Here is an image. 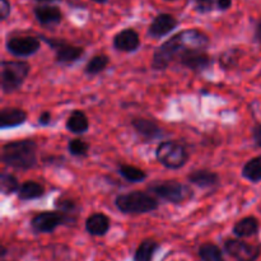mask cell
Segmentation results:
<instances>
[{"mask_svg": "<svg viewBox=\"0 0 261 261\" xmlns=\"http://www.w3.org/2000/svg\"><path fill=\"white\" fill-rule=\"evenodd\" d=\"M27 120V114L20 109H4L0 114V127L7 129V127H15L24 124Z\"/></svg>", "mask_w": 261, "mask_h": 261, "instance_id": "cell-17", "label": "cell"}, {"mask_svg": "<svg viewBox=\"0 0 261 261\" xmlns=\"http://www.w3.org/2000/svg\"><path fill=\"white\" fill-rule=\"evenodd\" d=\"M199 256L201 261H226L223 257V252L217 245L204 244L199 249Z\"/></svg>", "mask_w": 261, "mask_h": 261, "instance_id": "cell-25", "label": "cell"}, {"mask_svg": "<svg viewBox=\"0 0 261 261\" xmlns=\"http://www.w3.org/2000/svg\"><path fill=\"white\" fill-rule=\"evenodd\" d=\"M117 209L125 214L150 213L158 208V201L152 195L143 191H132L116 198Z\"/></svg>", "mask_w": 261, "mask_h": 261, "instance_id": "cell-3", "label": "cell"}, {"mask_svg": "<svg viewBox=\"0 0 261 261\" xmlns=\"http://www.w3.org/2000/svg\"><path fill=\"white\" fill-rule=\"evenodd\" d=\"M10 14V3L8 0H0V17L3 20L8 18Z\"/></svg>", "mask_w": 261, "mask_h": 261, "instance_id": "cell-32", "label": "cell"}, {"mask_svg": "<svg viewBox=\"0 0 261 261\" xmlns=\"http://www.w3.org/2000/svg\"><path fill=\"white\" fill-rule=\"evenodd\" d=\"M119 173L129 182H142L147 178V173L140 168L130 165H121L119 167Z\"/></svg>", "mask_w": 261, "mask_h": 261, "instance_id": "cell-24", "label": "cell"}, {"mask_svg": "<svg viewBox=\"0 0 261 261\" xmlns=\"http://www.w3.org/2000/svg\"><path fill=\"white\" fill-rule=\"evenodd\" d=\"M43 194H45V189L41 184L36 181H27L18 190V198L23 201L33 200V199L41 198Z\"/></svg>", "mask_w": 261, "mask_h": 261, "instance_id": "cell-22", "label": "cell"}, {"mask_svg": "<svg viewBox=\"0 0 261 261\" xmlns=\"http://www.w3.org/2000/svg\"><path fill=\"white\" fill-rule=\"evenodd\" d=\"M48 46L55 50L56 60L63 64H70L73 61H76L84 54L83 47L79 46H73L70 43L65 42L61 40H54V38H45Z\"/></svg>", "mask_w": 261, "mask_h": 261, "instance_id": "cell-9", "label": "cell"}, {"mask_svg": "<svg viewBox=\"0 0 261 261\" xmlns=\"http://www.w3.org/2000/svg\"><path fill=\"white\" fill-rule=\"evenodd\" d=\"M132 125L137 130L138 134L144 139H155V138H161L163 135V130L153 120L135 117L132 120Z\"/></svg>", "mask_w": 261, "mask_h": 261, "instance_id": "cell-14", "label": "cell"}, {"mask_svg": "<svg viewBox=\"0 0 261 261\" xmlns=\"http://www.w3.org/2000/svg\"><path fill=\"white\" fill-rule=\"evenodd\" d=\"M86 229L92 236H105L110 229L109 217L102 213L92 214L86 221Z\"/></svg>", "mask_w": 261, "mask_h": 261, "instance_id": "cell-16", "label": "cell"}, {"mask_svg": "<svg viewBox=\"0 0 261 261\" xmlns=\"http://www.w3.org/2000/svg\"><path fill=\"white\" fill-rule=\"evenodd\" d=\"M56 208L61 212L63 214H65L68 217L69 222H74L75 218H73V214L78 213V205H76L75 201L73 200H69V199H63V200H58L56 201Z\"/></svg>", "mask_w": 261, "mask_h": 261, "instance_id": "cell-28", "label": "cell"}, {"mask_svg": "<svg viewBox=\"0 0 261 261\" xmlns=\"http://www.w3.org/2000/svg\"><path fill=\"white\" fill-rule=\"evenodd\" d=\"M35 15L42 25L59 24L63 18L60 9L58 7H53V5H40V7L35 8Z\"/></svg>", "mask_w": 261, "mask_h": 261, "instance_id": "cell-15", "label": "cell"}, {"mask_svg": "<svg viewBox=\"0 0 261 261\" xmlns=\"http://www.w3.org/2000/svg\"><path fill=\"white\" fill-rule=\"evenodd\" d=\"M5 255H7V249H5V247H2V255H0V256L4 257Z\"/></svg>", "mask_w": 261, "mask_h": 261, "instance_id": "cell-38", "label": "cell"}, {"mask_svg": "<svg viewBox=\"0 0 261 261\" xmlns=\"http://www.w3.org/2000/svg\"><path fill=\"white\" fill-rule=\"evenodd\" d=\"M180 61L184 66L194 71L205 70L212 63V59L204 50H189L180 55Z\"/></svg>", "mask_w": 261, "mask_h": 261, "instance_id": "cell-11", "label": "cell"}, {"mask_svg": "<svg viewBox=\"0 0 261 261\" xmlns=\"http://www.w3.org/2000/svg\"><path fill=\"white\" fill-rule=\"evenodd\" d=\"M7 48L14 56H30L40 50V41L36 37H13L7 41Z\"/></svg>", "mask_w": 261, "mask_h": 261, "instance_id": "cell-10", "label": "cell"}, {"mask_svg": "<svg viewBox=\"0 0 261 261\" xmlns=\"http://www.w3.org/2000/svg\"><path fill=\"white\" fill-rule=\"evenodd\" d=\"M68 149L70 152V154L75 155V157H83L88 153L89 144L87 142H84L83 139H73L69 142Z\"/></svg>", "mask_w": 261, "mask_h": 261, "instance_id": "cell-30", "label": "cell"}, {"mask_svg": "<svg viewBox=\"0 0 261 261\" xmlns=\"http://www.w3.org/2000/svg\"><path fill=\"white\" fill-rule=\"evenodd\" d=\"M158 249H160V245L154 240H144L135 251L134 261H153V257H154Z\"/></svg>", "mask_w": 261, "mask_h": 261, "instance_id": "cell-21", "label": "cell"}, {"mask_svg": "<svg viewBox=\"0 0 261 261\" xmlns=\"http://www.w3.org/2000/svg\"><path fill=\"white\" fill-rule=\"evenodd\" d=\"M177 27V20L173 15L162 13L153 19L149 25V35L154 38L163 37Z\"/></svg>", "mask_w": 261, "mask_h": 261, "instance_id": "cell-12", "label": "cell"}, {"mask_svg": "<svg viewBox=\"0 0 261 261\" xmlns=\"http://www.w3.org/2000/svg\"><path fill=\"white\" fill-rule=\"evenodd\" d=\"M110 59L107 55H96L88 61L86 66V73L89 75H96V74L101 73L106 69V66L109 65Z\"/></svg>", "mask_w": 261, "mask_h": 261, "instance_id": "cell-26", "label": "cell"}, {"mask_svg": "<svg viewBox=\"0 0 261 261\" xmlns=\"http://www.w3.org/2000/svg\"><path fill=\"white\" fill-rule=\"evenodd\" d=\"M38 3H55V2H61V0H37Z\"/></svg>", "mask_w": 261, "mask_h": 261, "instance_id": "cell-37", "label": "cell"}, {"mask_svg": "<svg viewBox=\"0 0 261 261\" xmlns=\"http://www.w3.org/2000/svg\"><path fill=\"white\" fill-rule=\"evenodd\" d=\"M255 38L257 41H261V20L257 22L256 28H255Z\"/></svg>", "mask_w": 261, "mask_h": 261, "instance_id": "cell-36", "label": "cell"}, {"mask_svg": "<svg viewBox=\"0 0 261 261\" xmlns=\"http://www.w3.org/2000/svg\"><path fill=\"white\" fill-rule=\"evenodd\" d=\"M66 127H68L69 132L75 133V134L86 133L89 127L88 117L86 116L84 112L76 110V111L71 112L70 116L66 120Z\"/></svg>", "mask_w": 261, "mask_h": 261, "instance_id": "cell-20", "label": "cell"}, {"mask_svg": "<svg viewBox=\"0 0 261 261\" xmlns=\"http://www.w3.org/2000/svg\"><path fill=\"white\" fill-rule=\"evenodd\" d=\"M70 223L65 214L59 212H43L31 221V226L36 233H51L61 224Z\"/></svg>", "mask_w": 261, "mask_h": 261, "instance_id": "cell-7", "label": "cell"}, {"mask_svg": "<svg viewBox=\"0 0 261 261\" xmlns=\"http://www.w3.org/2000/svg\"><path fill=\"white\" fill-rule=\"evenodd\" d=\"M41 125H48L51 122V114L50 112H42L40 115V120H38Z\"/></svg>", "mask_w": 261, "mask_h": 261, "instance_id": "cell-34", "label": "cell"}, {"mask_svg": "<svg viewBox=\"0 0 261 261\" xmlns=\"http://www.w3.org/2000/svg\"><path fill=\"white\" fill-rule=\"evenodd\" d=\"M240 60V50L237 48H232V50L226 51L221 55V59H219V63H221L222 68H233Z\"/></svg>", "mask_w": 261, "mask_h": 261, "instance_id": "cell-29", "label": "cell"}, {"mask_svg": "<svg viewBox=\"0 0 261 261\" xmlns=\"http://www.w3.org/2000/svg\"><path fill=\"white\" fill-rule=\"evenodd\" d=\"M224 251L239 261H256L260 255V247L241 240H227L224 242Z\"/></svg>", "mask_w": 261, "mask_h": 261, "instance_id": "cell-8", "label": "cell"}, {"mask_svg": "<svg viewBox=\"0 0 261 261\" xmlns=\"http://www.w3.org/2000/svg\"><path fill=\"white\" fill-rule=\"evenodd\" d=\"M30 65L24 61H2V89L5 93L14 92L24 83L30 73Z\"/></svg>", "mask_w": 261, "mask_h": 261, "instance_id": "cell-4", "label": "cell"}, {"mask_svg": "<svg viewBox=\"0 0 261 261\" xmlns=\"http://www.w3.org/2000/svg\"><path fill=\"white\" fill-rule=\"evenodd\" d=\"M242 176L251 182L261 181V155L250 160L242 170Z\"/></svg>", "mask_w": 261, "mask_h": 261, "instance_id": "cell-23", "label": "cell"}, {"mask_svg": "<svg viewBox=\"0 0 261 261\" xmlns=\"http://www.w3.org/2000/svg\"><path fill=\"white\" fill-rule=\"evenodd\" d=\"M259 221L255 217H246V218H242L241 221L234 224L233 233L234 236L240 237V239L251 237L259 232Z\"/></svg>", "mask_w": 261, "mask_h": 261, "instance_id": "cell-19", "label": "cell"}, {"mask_svg": "<svg viewBox=\"0 0 261 261\" xmlns=\"http://www.w3.org/2000/svg\"><path fill=\"white\" fill-rule=\"evenodd\" d=\"M195 9L200 13H209L214 9L216 0H193Z\"/></svg>", "mask_w": 261, "mask_h": 261, "instance_id": "cell-31", "label": "cell"}, {"mask_svg": "<svg viewBox=\"0 0 261 261\" xmlns=\"http://www.w3.org/2000/svg\"><path fill=\"white\" fill-rule=\"evenodd\" d=\"M252 135H254V140L257 145L261 148V124L256 125L252 130Z\"/></svg>", "mask_w": 261, "mask_h": 261, "instance_id": "cell-33", "label": "cell"}, {"mask_svg": "<svg viewBox=\"0 0 261 261\" xmlns=\"http://www.w3.org/2000/svg\"><path fill=\"white\" fill-rule=\"evenodd\" d=\"M217 5H218L219 9L226 10L232 5V0H217Z\"/></svg>", "mask_w": 261, "mask_h": 261, "instance_id": "cell-35", "label": "cell"}, {"mask_svg": "<svg viewBox=\"0 0 261 261\" xmlns=\"http://www.w3.org/2000/svg\"><path fill=\"white\" fill-rule=\"evenodd\" d=\"M155 157L165 167L177 170V168L185 166L189 155L188 150L182 144L168 140V142H163L158 145L157 150H155Z\"/></svg>", "mask_w": 261, "mask_h": 261, "instance_id": "cell-5", "label": "cell"}, {"mask_svg": "<svg viewBox=\"0 0 261 261\" xmlns=\"http://www.w3.org/2000/svg\"><path fill=\"white\" fill-rule=\"evenodd\" d=\"M20 186L18 185V180L10 173H3L0 177V190L5 195H10L19 190Z\"/></svg>", "mask_w": 261, "mask_h": 261, "instance_id": "cell-27", "label": "cell"}, {"mask_svg": "<svg viewBox=\"0 0 261 261\" xmlns=\"http://www.w3.org/2000/svg\"><path fill=\"white\" fill-rule=\"evenodd\" d=\"M140 45L139 35L132 28L121 31L114 37V46L116 50L125 51V53H132L135 51Z\"/></svg>", "mask_w": 261, "mask_h": 261, "instance_id": "cell-13", "label": "cell"}, {"mask_svg": "<svg viewBox=\"0 0 261 261\" xmlns=\"http://www.w3.org/2000/svg\"><path fill=\"white\" fill-rule=\"evenodd\" d=\"M170 2H172V0H170Z\"/></svg>", "mask_w": 261, "mask_h": 261, "instance_id": "cell-40", "label": "cell"}, {"mask_svg": "<svg viewBox=\"0 0 261 261\" xmlns=\"http://www.w3.org/2000/svg\"><path fill=\"white\" fill-rule=\"evenodd\" d=\"M2 161L18 170H30L37 163V144L31 139L7 143L2 148Z\"/></svg>", "mask_w": 261, "mask_h": 261, "instance_id": "cell-2", "label": "cell"}, {"mask_svg": "<svg viewBox=\"0 0 261 261\" xmlns=\"http://www.w3.org/2000/svg\"><path fill=\"white\" fill-rule=\"evenodd\" d=\"M189 181L201 189H209L218 185L219 177L217 173L212 172V171L198 170L189 175Z\"/></svg>", "mask_w": 261, "mask_h": 261, "instance_id": "cell-18", "label": "cell"}, {"mask_svg": "<svg viewBox=\"0 0 261 261\" xmlns=\"http://www.w3.org/2000/svg\"><path fill=\"white\" fill-rule=\"evenodd\" d=\"M149 189L158 198L163 199L168 203L178 204L193 198V193L190 189L177 181H165V182L154 184Z\"/></svg>", "mask_w": 261, "mask_h": 261, "instance_id": "cell-6", "label": "cell"}, {"mask_svg": "<svg viewBox=\"0 0 261 261\" xmlns=\"http://www.w3.org/2000/svg\"><path fill=\"white\" fill-rule=\"evenodd\" d=\"M209 38L199 30H186L166 41L155 50L152 66L155 70H165L177 55L189 50H204L208 46Z\"/></svg>", "mask_w": 261, "mask_h": 261, "instance_id": "cell-1", "label": "cell"}, {"mask_svg": "<svg viewBox=\"0 0 261 261\" xmlns=\"http://www.w3.org/2000/svg\"><path fill=\"white\" fill-rule=\"evenodd\" d=\"M93 2H96V3H99V4H102V3H106L107 0H93Z\"/></svg>", "mask_w": 261, "mask_h": 261, "instance_id": "cell-39", "label": "cell"}]
</instances>
